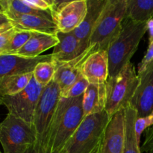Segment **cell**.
<instances>
[{"mask_svg":"<svg viewBox=\"0 0 153 153\" xmlns=\"http://www.w3.org/2000/svg\"><path fill=\"white\" fill-rule=\"evenodd\" d=\"M83 95L62 98L52 119L44 146L51 152H61L84 120Z\"/></svg>","mask_w":153,"mask_h":153,"instance_id":"1","label":"cell"},{"mask_svg":"<svg viewBox=\"0 0 153 153\" xmlns=\"http://www.w3.org/2000/svg\"><path fill=\"white\" fill-rule=\"evenodd\" d=\"M148 31L147 22H137L126 18L122 28L108 47L109 76H116L124 66L130 62L137 51L140 41Z\"/></svg>","mask_w":153,"mask_h":153,"instance_id":"2","label":"cell"},{"mask_svg":"<svg viewBox=\"0 0 153 153\" xmlns=\"http://www.w3.org/2000/svg\"><path fill=\"white\" fill-rule=\"evenodd\" d=\"M140 83L134 64L130 61L105 82L106 103L105 111L111 117L119 111L129 107L130 102Z\"/></svg>","mask_w":153,"mask_h":153,"instance_id":"3","label":"cell"},{"mask_svg":"<svg viewBox=\"0 0 153 153\" xmlns=\"http://www.w3.org/2000/svg\"><path fill=\"white\" fill-rule=\"evenodd\" d=\"M111 117L105 111L85 117L70 139L65 153H92L100 145Z\"/></svg>","mask_w":153,"mask_h":153,"instance_id":"4","label":"cell"},{"mask_svg":"<svg viewBox=\"0 0 153 153\" xmlns=\"http://www.w3.org/2000/svg\"><path fill=\"white\" fill-rule=\"evenodd\" d=\"M126 17V0H108L96 25L89 41V47L95 51L107 50L117 36Z\"/></svg>","mask_w":153,"mask_h":153,"instance_id":"5","label":"cell"},{"mask_svg":"<svg viewBox=\"0 0 153 153\" xmlns=\"http://www.w3.org/2000/svg\"><path fill=\"white\" fill-rule=\"evenodd\" d=\"M37 142L31 124L9 113L0 122V143L4 153H24Z\"/></svg>","mask_w":153,"mask_h":153,"instance_id":"6","label":"cell"},{"mask_svg":"<svg viewBox=\"0 0 153 153\" xmlns=\"http://www.w3.org/2000/svg\"><path fill=\"white\" fill-rule=\"evenodd\" d=\"M61 98V90L54 80L43 88L34 111L32 123L37 134V143L42 146L45 144L48 131Z\"/></svg>","mask_w":153,"mask_h":153,"instance_id":"7","label":"cell"},{"mask_svg":"<svg viewBox=\"0 0 153 153\" xmlns=\"http://www.w3.org/2000/svg\"><path fill=\"white\" fill-rule=\"evenodd\" d=\"M43 88L33 76L23 91L14 96L2 97V104L7 108L9 114L32 125L34 111Z\"/></svg>","mask_w":153,"mask_h":153,"instance_id":"8","label":"cell"},{"mask_svg":"<svg viewBox=\"0 0 153 153\" xmlns=\"http://www.w3.org/2000/svg\"><path fill=\"white\" fill-rule=\"evenodd\" d=\"M87 10V0H54L51 13L58 31L69 33L75 31L82 24L86 16Z\"/></svg>","mask_w":153,"mask_h":153,"instance_id":"9","label":"cell"},{"mask_svg":"<svg viewBox=\"0 0 153 153\" xmlns=\"http://www.w3.org/2000/svg\"><path fill=\"white\" fill-rule=\"evenodd\" d=\"M140 83L130 102L137 118L144 117L153 111V63L138 75Z\"/></svg>","mask_w":153,"mask_h":153,"instance_id":"10","label":"cell"},{"mask_svg":"<svg viewBox=\"0 0 153 153\" xmlns=\"http://www.w3.org/2000/svg\"><path fill=\"white\" fill-rule=\"evenodd\" d=\"M125 141V109L111 117L101 143V153H123Z\"/></svg>","mask_w":153,"mask_h":153,"instance_id":"11","label":"cell"},{"mask_svg":"<svg viewBox=\"0 0 153 153\" xmlns=\"http://www.w3.org/2000/svg\"><path fill=\"white\" fill-rule=\"evenodd\" d=\"M51 54L37 58H25L16 55H0V80L13 75L33 73L37 64L43 61H52Z\"/></svg>","mask_w":153,"mask_h":153,"instance_id":"12","label":"cell"},{"mask_svg":"<svg viewBox=\"0 0 153 153\" xmlns=\"http://www.w3.org/2000/svg\"><path fill=\"white\" fill-rule=\"evenodd\" d=\"M58 42L53 48L51 54L52 60L57 63H67L73 61L82 55L89 48L84 44L76 35L74 32L57 33Z\"/></svg>","mask_w":153,"mask_h":153,"instance_id":"13","label":"cell"},{"mask_svg":"<svg viewBox=\"0 0 153 153\" xmlns=\"http://www.w3.org/2000/svg\"><path fill=\"white\" fill-rule=\"evenodd\" d=\"M82 75L89 84H105L109 76L107 50H98L88 55L82 67Z\"/></svg>","mask_w":153,"mask_h":153,"instance_id":"14","label":"cell"},{"mask_svg":"<svg viewBox=\"0 0 153 153\" xmlns=\"http://www.w3.org/2000/svg\"><path fill=\"white\" fill-rule=\"evenodd\" d=\"M95 52L93 47H89L82 55L73 61L67 63H57L58 68L53 80L58 84L61 94L71 87L82 75V67L88 55Z\"/></svg>","mask_w":153,"mask_h":153,"instance_id":"15","label":"cell"},{"mask_svg":"<svg viewBox=\"0 0 153 153\" xmlns=\"http://www.w3.org/2000/svg\"><path fill=\"white\" fill-rule=\"evenodd\" d=\"M4 13L9 18L13 26L17 29L49 34H56L58 31L56 24L52 19L11 12H4Z\"/></svg>","mask_w":153,"mask_h":153,"instance_id":"16","label":"cell"},{"mask_svg":"<svg viewBox=\"0 0 153 153\" xmlns=\"http://www.w3.org/2000/svg\"><path fill=\"white\" fill-rule=\"evenodd\" d=\"M108 0H87L88 10L86 16L80 25L73 31L75 35L89 46V41L96 25L98 23Z\"/></svg>","mask_w":153,"mask_h":153,"instance_id":"17","label":"cell"},{"mask_svg":"<svg viewBox=\"0 0 153 153\" xmlns=\"http://www.w3.org/2000/svg\"><path fill=\"white\" fill-rule=\"evenodd\" d=\"M56 34L33 33L31 38L14 55L25 58H37L45 51L54 48L58 43Z\"/></svg>","mask_w":153,"mask_h":153,"instance_id":"18","label":"cell"},{"mask_svg":"<svg viewBox=\"0 0 153 153\" xmlns=\"http://www.w3.org/2000/svg\"><path fill=\"white\" fill-rule=\"evenodd\" d=\"M106 103V87L105 84H89L83 95L82 107L84 117L105 111Z\"/></svg>","mask_w":153,"mask_h":153,"instance_id":"19","label":"cell"},{"mask_svg":"<svg viewBox=\"0 0 153 153\" xmlns=\"http://www.w3.org/2000/svg\"><path fill=\"white\" fill-rule=\"evenodd\" d=\"M137 116L131 107L125 109V141L123 153H141L140 143L135 132V122Z\"/></svg>","mask_w":153,"mask_h":153,"instance_id":"20","label":"cell"},{"mask_svg":"<svg viewBox=\"0 0 153 153\" xmlns=\"http://www.w3.org/2000/svg\"><path fill=\"white\" fill-rule=\"evenodd\" d=\"M153 17V0H126V17L137 22H148Z\"/></svg>","mask_w":153,"mask_h":153,"instance_id":"21","label":"cell"},{"mask_svg":"<svg viewBox=\"0 0 153 153\" xmlns=\"http://www.w3.org/2000/svg\"><path fill=\"white\" fill-rule=\"evenodd\" d=\"M33 77V73L7 76L0 80V97L14 96L23 91Z\"/></svg>","mask_w":153,"mask_h":153,"instance_id":"22","label":"cell"},{"mask_svg":"<svg viewBox=\"0 0 153 153\" xmlns=\"http://www.w3.org/2000/svg\"><path fill=\"white\" fill-rule=\"evenodd\" d=\"M0 4L4 10V13L11 12L19 14L34 15L53 20L50 10H41L34 8L27 4L25 0H0Z\"/></svg>","mask_w":153,"mask_h":153,"instance_id":"23","label":"cell"},{"mask_svg":"<svg viewBox=\"0 0 153 153\" xmlns=\"http://www.w3.org/2000/svg\"><path fill=\"white\" fill-rule=\"evenodd\" d=\"M57 68V63L53 60L43 61L36 65L33 71V76L39 85L45 88L53 80Z\"/></svg>","mask_w":153,"mask_h":153,"instance_id":"24","label":"cell"},{"mask_svg":"<svg viewBox=\"0 0 153 153\" xmlns=\"http://www.w3.org/2000/svg\"><path fill=\"white\" fill-rule=\"evenodd\" d=\"M33 33L34 32L29 31L17 29L13 37H12L4 55H14L28 42V40L32 36Z\"/></svg>","mask_w":153,"mask_h":153,"instance_id":"25","label":"cell"},{"mask_svg":"<svg viewBox=\"0 0 153 153\" xmlns=\"http://www.w3.org/2000/svg\"><path fill=\"white\" fill-rule=\"evenodd\" d=\"M89 82L82 75L79 76L78 80L71 87L61 94L62 98H75L84 95Z\"/></svg>","mask_w":153,"mask_h":153,"instance_id":"26","label":"cell"},{"mask_svg":"<svg viewBox=\"0 0 153 153\" xmlns=\"http://www.w3.org/2000/svg\"><path fill=\"white\" fill-rule=\"evenodd\" d=\"M153 125V111L144 117L137 118L135 122V132L137 141L140 143V137L143 131Z\"/></svg>","mask_w":153,"mask_h":153,"instance_id":"27","label":"cell"},{"mask_svg":"<svg viewBox=\"0 0 153 153\" xmlns=\"http://www.w3.org/2000/svg\"><path fill=\"white\" fill-rule=\"evenodd\" d=\"M16 31L17 28L13 27L7 31L0 33V55H4L12 37H13Z\"/></svg>","mask_w":153,"mask_h":153,"instance_id":"28","label":"cell"},{"mask_svg":"<svg viewBox=\"0 0 153 153\" xmlns=\"http://www.w3.org/2000/svg\"><path fill=\"white\" fill-rule=\"evenodd\" d=\"M153 63V41L149 43L146 54L137 67V74L140 75L146 70L149 64Z\"/></svg>","mask_w":153,"mask_h":153,"instance_id":"29","label":"cell"},{"mask_svg":"<svg viewBox=\"0 0 153 153\" xmlns=\"http://www.w3.org/2000/svg\"><path fill=\"white\" fill-rule=\"evenodd\" d=\"M145 131L144 141L140 147L141 152L153 153V125Z\"/></svg>","mask_w":153,"mask_h":153,"instance_id":"30","label":"cell"},{"mask_svg":"<svg viewBox=\"0 0 153 153\" xmlns=\"http://www.w3.org/2000/svg\"><path fill=\"white\" fill-rule=\"evenodd\" d=\"M25 1L34 8L50 11L54 4V0H25Z\"/></svg>","mask_w":153,"mask_h":153,"instance_id":"31","label":"cell"},{"mask_svg":"<svg viewBox=\"0 0 153 153\" xmlns=\"http://www.w3.org/2000/svg\"><path fill=\"white\" fill-rule=\"evenodd\" d=\"M24 153H65L64 150L61 152H51L49 149H46L45 146L36 143L31 147L28 148Z\"/></svg>","mask_w":153,"mask_h":153,"instance_id":"32","label":"cell"},{"mask_svg":"<svg viewBox=\"0 0 153 153\" xmlns=\"http://www.w3.org/2000/svg\"><path fill=\"white\" fill-rule=\"evenodd\" d=\"M148 24V31H149V41H153V19H150L149 22H147Z\"/></svg>","mask_w":153,"mask_h":153,"instance_id":"33","label":"cell"},{"mask_svg":"<svg viewBox=\"0 0 153 153\" xmlns=\"http://www.w3.org/2000/svg\"><path fill=\"white\" fill-rule=\"evenodd\" d=\"M10 23V20L4 13H0V25Z\"/></svg>","mask_w":153,"mask_h":153,"instance_id":"34","label":"cell"},{"mask_svg":"<svg viewBox=\"0 0 153 153\" xmlns=\"http://www.w3.org/2000/svg\"><path fill=\"white\" fill-rule=\"evenodd\" d=\"M13 25L10 23H7V24H4V25H0V33L3 32L4 31H7V30L10 29V28H13Z\"/></svg>","mask_w":153,"mask_h":153,"instance_id":"35","label":"cell"},{"mask_svg":"<svg viewBox=\"0 0 153 153\" xmlns=\"http://www.w3.org/2000/svg\"><path fill=\"white\" fill-rule=\"evenodd\" d=\"M101 143H102V141H101ZM101 143H100V145H99V146L96 148L95 150H94L92 153H101Z\"/></svg>","mask_w":153,"mask_h":153,"instance_id":"36","label":"cell"},{"mask_svg":"<svg viewBox=\"0 0 153 153\" xmlns=\"http://www.w3.org/2000/svg\"><path fill=\"white\" fill-rule=\"evenodd\" d=\"M0 13H4V10H3L2 7H1V5L0 4Z\"/></svg>","mask_w":153,"mask_h":153,"instance_id":"37","label":"cell"},{"mask_svg":"<svg viewBox=\"0 0 153 153\" xmlns=\"http://www.w3.org/2000/svg\"><path fill=\"white\" fill-rule=\"evenodd\" d=\"M3 105V104H2V100H1V97H0V105Z\"/></svg>","mask_w":153,"mask_h":153,"instance_id":"38","label":"cell"},{"mask_svg":"<svg viewBox=\"0 0 153 153\" xmlns=\"http://www.w3.org/2000/svg\"><path fill=\"white\" fill-rule=\"evenodd\" d=\"M0 153H2V152H1V151H0Z\"/></svg>","mask_w":153,"mask_h":153,"instance_id":"39","label":"cell"}]
</instances>
